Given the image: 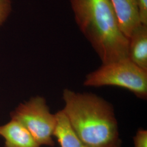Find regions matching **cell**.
Returning <instances> with one entry per match:
<instances>
[{
	"mask_svg": "<svg viewBox=\"0 0 147 147\" xmlns=\"http://www.w3.org/2000/svg\"><path fill=\"white\" fill-rule=\"evenodd\" d=\"M62 110L70 125L87 147H121L118 122L110 102L96 95L65 89Z\"/></svg>",
	"mask_w": 147,
	"mask_h": 147,
	"instance_id": "cell-1",
	"label": "cell"
},
{
	"mask_svg": "<svg viewBox=\"0 0 147 147\" xmlns=\"http://www.w3.org/2000/svg\"><path fill=\"white\" fill-rule=\"evenodd\" d=\"M76 23L102 64L129 59V39L121 32L110 0H70Z\"/></svg>",
	"mask_w": 147,
	"mask_h": 147,
	"instance_id": "cell-2",
	"label": "cell"
},
{
	"mask_svg": "<svg viewBox=\"0 0 147 147\" xmlns=\"http://www.w3.org/2000/svg\"><path fill=\"white\" fill-rule=\"evenodd\" d=\"M84 84L95 87L117 86L131 91L142 99L147 98V71L129 59L102 64L86 76Z\"/></svg>",
	"mask_w": 147,
	"mask_h": 147,
	"instance_id": "cell-3",
	"label": "cell"
},
{
	"mask_svg": "<svg viewBox=\"0 0 147 147\" xmlns=\"http://www.w3.org/2000/svg\"><path fill=\"white\" fill-rule=\"evenodd\" d=\"M11 117L25 126L40 146L55 145L53 137L57 124L56 115L50 112L42 97H33L21 104L11 113Z\"/></svg>",
	"mask_w": 147,
	"mask_h": 147,
	"instance_id": "cell-4",
	"label": "cell"
},
{
	"mask_svg": "<svg viewBox=\"0 0 147 147\" xmlns=\"http://www.w3.org/2000/svg\"><path fill=\"white\" fill-rule=\"evenodd\" d=\"M121 32L128 39L142 24L138 0H110Z\"/></svg>",
	"mask_w": 147,
	"mask_h": 147,
	"instance_id": "cell-5",
	"label": "cell"
},
{
	"mask_svg": "<svg viewBox=\"0 0 147 147\" xmlns=\"http://www.w3.org/2000/svg\"><path fill=\"white\" fill-rule=\"evenodd\" d=\"M0 136L5 140V147H40L26 128L14 119L0 126Z\"/></svg>",
	"mask_w": 147,
	"mask_h": 147,
	"instance_id": "cell-6",
	"label": "cell"
},
{
	"mask_svg": "<svg viewBox=\"0 0 147 147\" xmlns=\"http://www.w3.org/2000/svg\"><path fill=\"white\" fill-rule=\"evenodd\" d=\"M129 59L147 71V26L141 24L129 38Z\"/></svg>",
	"mask_w": 147,
	"mask_h": 147,
	"instance_id": "cell-7",
	"label": "cell"
},
{
	"mask_svg": "<svg viewBox=\"0 0 147 147\" xmlns=\"http://www.w3.org/2000/svg\"><path fill=\"white\" fill-rule=\"evenodd\" d=\"M57 124L53 136L61 147H87L74 132L62 110L56 113Z\"/></svg>",
	"mask_w": 147,
	"mask_h": 147,
	"instance_id": "cell-8",
	"label": "cell"
},
{
	"mask_svg": "<svg viewBox=\"0 0 147 147\" xmlns=\"http://www.w3.org/2000/svg\"><path fill=\"white\" fill-rule=\"evenodd\" d=\"M12 3L13 0H0V27L5 23L11 15Z\"/></svg>",
	"mask_w": 147,
	"mask_h": 147,
	"instance_id": "cell-9",
	"label": "cell"
},
{
	"mask_svg": "<svg viewBox=\"0 0 147 147\" xmlns=\"http://www.w3.org/2000/svg\"><path fill=\"white\" fill-rule=\"evenodd\" d=\"M135 147H147V130L140 129L134 137Z\"/></svg>",
	"mask_w": 147,
	"mask_h": 147,
	"instance_id": "cell-10",
	"label": "cell"
},
{
	"mask_svg": "<svg viewBox=\"0 0 147 147\" xmlns=\"http://www.w3.org/2000/svg\"><path fill=\"white\" fill-rule=\"evenodd\" d=\"M140 21L142 25L147 26V0H138Z\"/></svg>",
	"mask_w": 147,
	"mask_h": 147,
	"instance_id": "cell-11",
	"label": "cell"
}]
</instances>
